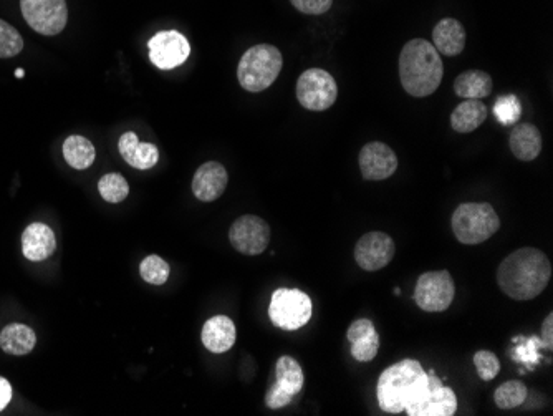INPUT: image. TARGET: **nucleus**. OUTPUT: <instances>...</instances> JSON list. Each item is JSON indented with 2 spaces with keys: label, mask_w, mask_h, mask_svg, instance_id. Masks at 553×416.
<instances>
[{
  "label": "nucleus",
  "mask_w": 553,
  "mask_h": 416,
  "mask_svg": "<svg viewBox=\"0 0 553 416\" xmlns=\"http://www.w3.org/2000/svg\"><path fill=\"white\" fill-rule=\"evenodd\" d=\"M24 50V39L19 30L0 19V59H10Z\"/></svg>",
  "instance_id": "obj_29"
},
{
  "label": "nucleus",
  "mask_w": 553,
  "mask_h": 416,
  "mask_svg": "<svg viewBox=\"0 0 553 416\" xmlns=\"http://www.w3.org/2000/svg\"><path fill=\"white\" fill-rule=\"evenodd\" d=\"M429 378L431 388L428 395L409 416H453L457 410V398L453 388L444 387L443 380L434 372H429Z\"/></svg>",
  "instance_id": "obj_15"
},
{
  "label": "nucleus",
  "mask_w": 553,
  "mask_h": 416,
  "mask_svg": "<svg viewBox=\"0 0 553 416\" xmlns=\"http://www.w3.org/2000/svg\"><path fill=\"white\" fill-rule=\"evenodd\" d=\"M552 264L544 252L534 247H522L505 257L497 271V284L510 299L532 300L549 286Z\"/></svg>",
  "instance_id": "obj_1"
},
{
  "label": "nucleus",
  "mask_w": 553,
  "mask_h": 416,
  "mask_svg": "<svg viewBox=\"0 0 553 416\" xmlns=\"http://www.w3.org/2000/svg\"><path fill=\"white\" fill-rule=\"evenodd\" d=\"M98 191L106 203L116 204L128 198L130 186H128V181L118 173H108L98 181Z\"/></svg>",
  "instance_id": "obj_27"
},
{
  "label": "nucleus",
  "mask_w": 553,
  "mask_h": 416,
  "mask_svg": "<svg viewBox=\"0 0 553 416\" xmlns=\"http://www.w3.org/2000/svg\"><path fill=\"white\" fill-rule=\"evenodd\" d=\"M542 340H544L545 347L552 349L553 347V314L550 312L545 317L544 324H542Z\"/></svg>",
  "instance_id": "obj_37"
},
{
  "label": "nucleus",
  "mask_w": 553,
  "mask_h": 416,
  "mask_svg": "<svg viewBox=\"0 0 553 416\" xmlns=\"http://www.w3.org/2000/svg\"><path fill=\"white\" fill-rule=\"evenodd\" d=\"M63 158L75 170H88L97 158V151L92 141L85 136H68L63 143Z\"/></svg>",
  "instance_id": "obj_24"
},
{
  "label": "nucleus",
  "mask_w": 553,
  "mask_h": 416,
  "mask_svg": "<svg viewBox=\"0 0 553 416\" xmlns=\"http://www.w3.org/2000/svg\"><path fill=\"white\" fill-rule=\"evenodd\" d=\"M371 330H375V325H373V322H371L370 319L355 320V322L350 325V329H348L347 332V337L348 340H350V344H352L353 340L358 339V337H361V335L368 334V332H371Z\"/></svg>",
  "instance_id": "obj_36"
},
{
  "label": "nucleus",
  "mask_w": 553,
  "mask_h": 416,
  "mask_svg": "<svg viewBox=\"0 0 553 416\" xmlns=\"http://www.w3.org/2000/svg\"><path fill=\"white\" fill-rule=\"evenodd\" d=\"M232 247L246 256H259L267 249L270 241L269 224L254 214L236 219L229 231Z\"/></svg>",
  "instance_id": "obj_10"
},
{
  "label": "nucleus",
  "mask_w": 553,
  "mask_h": 416,
  "mask_svg": "<svg viewBox=\"0 0 553 416\" xmlns=\"http://www.w3.org/2000/svg\"><path fill=\"white\" fill-rule=\"evenodd\" d=\"M295 9L307 15H322L332 9L333 0H290Z\"/></svg>",
  "instance_id": "obj_34"
},
{
  "label": "nucleus",
  "mask_w": 553,
  "mask_h": 416,
  "mask_svg": "<svg viewBox=\"0 0 553 416\" xmlns=\"http://www.w3.org/2000/svg\"><path fill=\"white\" fill-rule=\"evenodd\" d=\"M24 75H25V72L24 70H22V68H17V70H15V77L22 78L24 77Z\"/></svg>",
  "instance_id": "obj_39"
},
{
  "label": "nucleus",
  "mask_w": 553,
  "mask_h": 416,
  "mask_svg": "<svg viewBox=\"0 0 553 416\" xmlns=\"http://www.w3.org/2000/svg\"><path fill=\"white\" fill-rule=\"evenodd\" d=\"M487 107L479 100H464L451 115V126L457 133H471L486 121Z\"/></svg>",
  "instance_id": "obj_23"
},
{
  "label": "nucleus",
  "mask_w": 553,
  "mask_h": 416,
  "mask_svg": "<svg viewBox=\"0 0 553 416\" xmlns=\"http://www.w3.org/2000/svg\"><path fill=\"white\" fill-rule=\"evenodd\" d=\"M337 97V82L327 70L310 68L300 75L297 82V98L305 110L325 112L335 105Z\"/></svg>",
  "instance_id": "obj_7"
},
{
  "label": "nucleus",
  "mask_w": 553,
  "mask_h": 416,
  "mask_svg": "<svg viewBox=\"0 0 553 416\" xmlns=\"http://www.w3.org/2000/svg\"><path fill=\"white\" fill-rule=\"evenodd\" d=\"M527 397H529V388L525 387V383L510 380L497 388L494 393V402L501 410H512V408L524 405Z\"/></svg>",
  "instance_id": "obj_26"
},
{
  "label": "nucleus",
  "mask_w": 553,
  "mask_h": 416,
  "mask_svg": "<svg viewBox=\"0 0 553 416\" xmlns=\"http://www.w3.org/2000/svg\"><path fill=\"white\" fill-rule=\"evenodd\" d=\"M284 59L274 45L260 44L242 55L237 67V80L247 92H264L279 78Z\"/></svg>",
  "instance_id": "obj_4"
},
{
  "label": "nucleus",
  "mask_w": 553,
  "mask_h": 416,
  "mask_svg": "<svg viewBox=\"0 0 553 416\" xmlns=\"http://www.w3.org/2000/svg\"><path fill=\"white\" fill-rule=\"evenodd\" d=\"M292 400H294V397L284 392L282 388L277 387L275 383L269 388L267 395H265V405L272 408V410H279V408L287 407Z\"/></svg>",
  "instance_id": "obj_35"
},
{
  "label": "nucleus",
  "mask_w": 553,
  "mask_h": 416,
  "mask_svg": "<svg viewBox=\"0 0 553 416\" xmlns=\"http://www.w3.org/2000/svg\"><path fill=\"white\" fill-rule=\"evenodd\" d=\"M429 388L431 378L421 363L414 358H404L381 373L376 390L378 403L383 412L391 415L406 412L409 416L423 402Z\"/></svg>",
  "instance_id": "obj_2"
},
{
  "label": "nucleus",
  "mask_w": 553,
  "mask_h": 416,
  "mask_svg": "<svg viewBox=\"0 0 553 416\" xmlns=\"http://www.w3.org/2000/svg\"><path fill=\"white\" fill-rule=\"evenodd\" d=\"M474 365L477 368V375L484 382H491L501 372V362L496 354H492L489 350H479L474 355Z\"/></svg>",
  "instance_id": "obj_33"
},
{
  "label": "nucleus",
  "mask_w": 553,
  "mask_h": 416,
  "mask_svg": "<svg viewBox=\"0 0 553 416\" xmlns=\"http://www.w3.org/2000/svg\"><path fill=\"white\" fill-rule=\"evenodd\" d=\"M444 68L438 50L428 40H409L400 55L401 85L411 97L433 95L441 85Z\"/></svg>",
  "instance_id": "obj_3"
},
{
  "label": "nucleus",
  "mask_w": 553,
  "mask_h": 416,
  "mask_svg": "<svg viewBox=\"0 0 553 416\" xmlns=\"http://www.w3.org/2000/svg\"><path fill=\"white\" fill-rule=\"evenodd\" d=\"M360 170L368 181H383L391 178L398 170V156L390 146L380 141H371L360 151Z\"/></svg>",
  "instance_id": "obj_13"
},
{
  "label": "nucleus",
  "mask_w": 553,
  "mask_h": 416,
  "mask_svg": "<svg viewBox=\"0 0 553 416\" xmlns=\"http://www.w3.org/2000/svg\"><path fill=\"white\" fill-rule=\"evenodd\" d=\"M236 325L226 315H216L202 327V344L212 354H226L236 344Z\"/></svg>",
  "instance_id": "obj_16"
},
{
  "label": "nucleus",
  "mask_w": 553,
  "mask_h": 416,
  "mask_svg": "<svg viewBox=\"0 0 553 416\" xmlns=\"http://www.w3.org/2000/svg\"><path fill=\"white\" fill-rule=\"evenodd\" d=\"M148 50L154 67L159 70H173L188 60L191 45L178 30H163L148 42Z\"/></svg>",
  "instance_id": "obj_11"
},
{
  "label": "nucleus",
  "mask_w": 553,
  "mask_h": 416,
  "mask_svg": "<svg viewBox=\"0 0 553 416\" xmlns=\"http://www.w3.org/2000/svg\"><path fill=\"white\" fill-rule=\"evenodd\" d=\"M456 287L448 271L424 272L414 289V302L424 312H444L453 304Z\"/></svg>",
  "instance_id": "obj_9"
},
{
  "label": "nucleus",
  "mask_w": 553,
  "mask_h": 416,
  "mask_svg": "<svg viewBox=\"0 0 553 416\" xmlns=\"http://www.w3.org/2000/svg\"><path fill=\"white\" fill-rule=\"evenodd\" d=\"M509 145L517 160L534 161L542 151V135L537 126L519 123L510 133Z\"/></svg>",
  "instance_id": "obj_20"
},
{
  "label": "nucleus",
  "mask_w": 553,
  "mask_h": 416,
  "mask_svg": "<svg viewBox=\"0 0 553 416\" xmlns=\"http://www.w3.org/2000/svg\"><path fill=\"white\" fill-rule=\"evenodd\" d=\"M494 115H496L499 123L504 126L517 125V121L520 120V115H522V105H520L519 98L515 95H504V97L497 98L496 105H494Z\"/></svg>",
  "instance_id": "obj_31"
},
{
  "label": "nucleus",
  "mask_w": 553,
  "mask_h": 416,
  "mask_svg": "<svg viewBox=\"0 0 553 416\" xmlns=\"http://www.w3.org/2000/svg\"><path fill=\"white\" fill-rule=\"evenodd\" d=\"M275 385L292 395V397L302 392L305 377H303L300 363L295 358L284 355V357L277 360V363H275Z\"/></svg>",
  "instance_id": "obj_25"
},
{
  "label": "nucleus",
  "mask_w": 553,
  "mask_h": 416,
  "mask_svg": "<svg viewBox=\"0 0 553 416\" xmlns=\"http://www.w3.org/2000/svg\"><path fill=\"white\" fill-rule=\"evenodd\" d=\"M433 45L439 54L456 57L462 54L466 47V30L459 20L451 17L443 19L434 27Z\"/></svg>",
  "instance_id": "obj_19"
},
{
  "label": "nucleus",
  "mask_w": 553,
  "mask_h": 416,
  "mask_svg": "<svg viewBox=\"0 0 553 416\" xmlns=\"http://www.w3.org/2000/svg\"><path fill=\"white\" fill-rule=\"evenodd\" d=\"M396 254L391 236L380 231L361 236L355 246V261L363 271L376 272L388 266Z\"/></svg>",
  "instance_id": "obj_12"
},
{
  "label": "nucleus",
  "mask_w": 553,
  "mask_h": 416,
  "mask_svg": "<svg viewBox=\"0 0 553 416\" xmlns=\"http://www.w3.org/2000/svg\"><path fill=\"white\" fill-rule=\"evenodd\" d=\"M57 249V239L47 224L34 223L22 234V252L32 262L49 259Z\"/></svg>",
  "instance_id": "obj_18"
},
{
  "label": "nucleus",
  "mask_w": 553,
  "mask_h": 416,
  "mask_svg": "<svg viewBox=\"0 0 553 416\" xmlns=\"http://www.w3.org/2000/svg\"><path fill=\"white\" fill-rule=\"evenodd\" d=\"M378 350L380 335L376 334V330H371L352 342V355L358 362H371L378 355Z\"/></svg>",
  "instance_id": "obj_32"
},
{
  "label": "nucleus",
  "mask_w": 553,
  "mask_h": 416,
  "mask_svg": "<svg viewBox=\"0 0 553 416\" xmlns=\"http://www.w3.org/2000/svg\"><path fill=\"white\" fill-rule=\"evenodd\" d=\"M35 344H37V335L29 325L9 324L5 325L0 332V349L4 350L5 354L15 355V357L29 355L34 350Z\"/></svg>",
  "instance_id": "obj_21"
},
{
  "label": "nucleus",
  "mask_w": 553,
  "mask_h": 416,
  "mask_svg": "<svg viewBox=\"0 0 553 416\" xmlns=\"http://www.w3.org/2000/svg\"><path fill=\"white\" fill-rule=\"evenodd\" d=\"M25 22L37 34L53 37L67 27V0H20Z\"/></svg>",
  "instance_id": "obj_8"
},
{
  "label": "nucleus",
  "mask_w": 553,
  "mask_h": 416,
  "mask_svg": "<svg viewBox=\"0 0 553 416\" xmlns=\"http://www.w3.org/2000/svg\"><path fill=\"white\" fill-rule=\"evenodd\" d=\"M454 92L464 100H481L491 95L492 78L482 70H467L454 80Z\"/></svg>",
  "instance_id": "obj_22"
},
{
  "label": "nucleus",
  "mask_w": 553,
  "mask_h": 416,
  "mask_svg": "<svg viewBox=\"0 0 553 416\" xmlns=\"http://www.w3.org/2000/svg\"><path fill=\"white\" fill-rule=\"evenodd\" d=\"M515 344H520L519 347H515L514 358L517 362L524 363L525 367L529 370H534L535 365L539 363V349L545 347L544 340L537 339V337H530V339H524V337H517L514 339Z\"/></svg>",
  "instance_id": "obj_30"
},
{
  "label": "nucleus",
  "mask_w": 553,
  "mask_h": 416,
  "mask_svg": "<svg viewBox=\"0 0 553 416\" xmlns=\"http://www.w3.org/2000/svg\"><path fill=\"white\" fill-rule=\"evenodd\" d=\"M457 241L466 246L482 244L501 228V219L489 203H464L451 219Z\"/></svg>",
  "instance_id": "obj_5"
},
{
  "label": "nucleus",
  "mask_w": 553,
  "mask_h": 416,
  "mask_svg": "<svg viewBox=\"0 0 553 416\" xmlns=\"http://www.w3.org/2000/svg\"><path fill=\"white\" fill-rule=\"evenodd\" d=\"M229 183L226 168L217 161H207L199 166L193 178V193L202 203H212L221 198Z\"/></svg>",
  "instance_id": "obj_14"
},
{
  "label": "nucleus",
  "mask_w": 553,
  "mask_h": 416,
  "mask_svg": "<svg viewBox=\"0 0 553 416\" xmlns=\"http://www.w3.org/2000/svg\"><path fill=\"white\" fill-rule=\"evenodd\" d=\"M10 400H12V387H10L9 380L0 377V412L7 408Z\"/></svg>",
  "instance_id": "obj_38"
},
{
  "label": "nucleus",
  "mask_w": 553,
  "mask_h": 416,
  "mask_svg": "<svg viewBox=\"0 0 553 416\" xmlns=\"http://www.w3.org/2000/svg\"><path fill=\"white\" fill-rule=\"evenodd\" d=\"M169 272H171V269H169L168 262L156 256V254H151V256L146 257L141 262V277H143V281L153 284V286H163V284H166V281L169 279Z\"/></svg>",
  "instance_id": "obj_28"
},
{
  "label": "nucleus",
  "mask_w": 553,
  "mask_h": 416,
  "mask_svg": "<svg viewBox=\"0 0 553 416\" xmlns=\"http://www.w3.org/2000/svg\"><path fill=\"white\" fill-rule=\"evenodd\" d=\"M312 299L299 289H277L270 300L269 317L279 329L294 332L312 319Z\"/></svg>",
  "instance_id": "obj_6"
},
{
  "label": "nucleus",
  "mask_w": 553,
  "mask_h": 416,
  "mask_svg": "<svg viewBox=\"0 0 553 416\" xmlns=\"http://www.w3.org/2000/svg\"><path fill=\"white\" fill-rule=\"evenodd\" d=\"M118 150H120L123 160L133 166L135 170H151L159 161L158 146L153 143H141L138 140V135L133 131L121 135L120 141H118Z\"/></svg>",
  "instance_id": "obj_17"
}]
</instances>
